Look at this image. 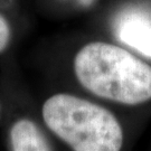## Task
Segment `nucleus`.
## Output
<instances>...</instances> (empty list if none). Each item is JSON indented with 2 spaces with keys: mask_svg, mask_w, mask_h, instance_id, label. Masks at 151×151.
Returning <instances> with one entry per match:
<instances>
[{
  "mask_svg": "<svg viewBox=\"0 0 151 151\" xmlns=\"http://www.w3.org/2000/svg\"><path fill=\"white\" fill-rule=\"evenodd\" d=\"M77 4H80L81 6H85V7H87V6H91L95 0H75Z\"/></svg>",
  "mask_w": 151,
  "mask_h": 151,
  "instance_id": "423d86ee",
  "label": "nucleus"
},
{
  "mask_svg": "<svg viewBox=\"0 0 151 151\" xmlns=\"http://www.w3.org/2000/svg\"><path fill=\"white\" fill-rule=\"evenodd\" d=\"M10 40V27L5 19V17L0 15V53H2L8 46Z\"/></svg>",
  "mask_w": 151,
  "mask_h": 151,
  "instance_id": "39448f33",
  "label": "nucleus"
},
{
  "mask_svg": "<svg viewBox=\"0 0 151 151\" xmlns=\"http://www.w3.org/2000/svg\"><path fill=\"white\" fill-rule=\"evenodd\" d=\"M115 34L122 43L151 57V22L139 14H128L120 18Z\"/></svg>",
  "mask_w": 151,
  "mask_h": 151,
  "instance_id": "7ed1b4c3",
  "label": "nucleus"
},
{
  "mask_svg": "<svg viewBox=\"0 0 151 151\" xmlns=\"http://www.w3.org/2000/svg\"><path fill=\"white\" fill-rule=\"evenodd\" d=\"M12 151H52L37 124L30 120L17 121L10 130Z\"/></svg>",
  "mask_w": 151,
  "mask_h": 151,
  "instance_id": "20e7f679",
  "label": "nucleus"
},
{
  "mask_svg": "<svg viewBox=\"0 0 151 151\" xmlns=\"http://www.w3.org/2000/svg\"><path fill=\"white\" fill-rule=\"evenodd\" d=\"M46 125L73 151H120L123 132L109 110L70 94H55L43 105Z\"/></svg>",
  "mask_w": 151,
  "mask_h": 151,
  "instance_id": "f03ea898",
  "label": "nucleus"
},
{
  "mask_svg": "<svg viewBox=\"0 0 151 151\" xmlns=\"http://www.w3.org/2000/svg\"><path fill=\"white\" fill-rule=\"evenodd\" d=\"M78 82L97 96L135 105L151 99V66L116 45L94 42L74 60Z\"/></svg>",
  "mask_w": 151,
  "mask_h": 151,
  "instance_id": "f257e3e1",
  "label": "nucleus"
}]
</instances>
